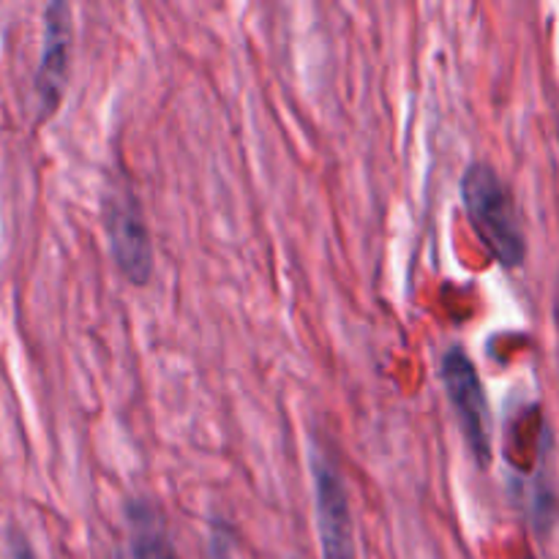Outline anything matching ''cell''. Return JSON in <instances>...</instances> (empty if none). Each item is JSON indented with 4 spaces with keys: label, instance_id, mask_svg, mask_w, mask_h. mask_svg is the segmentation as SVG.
<instances>
[{
    "label": "cell",
    "instance_id": "1",
    "mask_svg": "<svg viewBox=\"0 0 559 559\" xmlns=\"http://www.w3.org/2000/svg\"><path fill=\"white\" fill-rule=\"evenodd\" d=\"M462 202L469 227L491 260L506 271H516L527 260L522 216L511 186L491 164L473 162L462 175Z\"/></svg>",
    "mask_w": 559,
    "mask_h": 559
},
{
    "label": "cell",
    "instance_id": "2",
    "mask_svg": "<svg viewBox=\"0 0 559 559\" xmlns=\"http://www.w3.org/2000/svg\"><path fill=\"white\" fill-rule=\"evenodd\" d=\"M311 478H314V519L322 559H358L349 491L336 459L328 445L314 442L309 451Z\"/></svg>",
    "mask_w": 559,
    "mask_h": 559
},
{
    "label": "cell",
    "instance_id": "3",
    "mask_svg": "<svg viewBox=\"0 0 559 559\" xmlns=\"http://www.w3.org/2000/svg\"><path fill=\"white\" fill-rule=\"evenodd\" d=\"M442 385H445L448 402L456 413L459 431L467 442L469 453L486 469L495 456V426H491V409L486 388L480 382L478 369L462 347H451L442 358Z\"/></svg>",
    "mask_w": 559,
    "mask_h": 559
},
{
    "label": "cell",
    "instance_id": "4",
    "mask_svg": "<svg viewBox=\"0 0 559 559\" xmlns=\"http://www.w3.org/2000/svg\"><path fill=\"white\" fill-rule=\"evenodd\" d=\"M104 229L109 254L126 282L145 287L153 276V240L145 213L131 191H109L104 200Z\"/></svg>",
    "mask_w": 559,
    "mask_h": 559
},
{
    "label": "cell",
    "instance_id": "5",
    "mask_svg": "<svg viewBox=\"0 0 559 559\" xmlns=\"http://www.w3.org/2000/svg\"><path fill=\"white\" fill-rule=\"evenodd\" d=\"M71 52H74V16L69 3H49L44 9V33H41V58H38L36 87L38 115L49 118L58 112L66 96L71 74Z\"/></svg>",
    "mask_w": 559,
    "mask_h": 559
},
{
    "label": "cell",
    "instance_id": "6",
    "mask_svg": "<svg viewBox=\"0 0 559 559\" xmlns=\"http://www.w3.org/2000/svg\"><path fill=\"white\" fill-rule=\"evenodd\" d=\"M123 559H178L167 524L147 502H131L126 508Z\"/></svg>",
    "mask_w": 559,
    "mask_h": 559
},
{
    "label": "cell",
    "instance_id": "7",
    "mask_svg": "<svg viewBox=\"0 0 559 559\" xmlns=\"http://www.w3.org/2000/svg\"><path fill=\"white\" fill-rule=\"evenodd\" d=\"M9 559H38L33 546L27 544V538L22 533H11V544H9Z\"/></svg>",
    "mask_w": 559,
    "mask_h": 559
}]
</instances>
